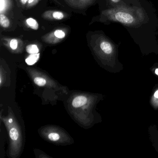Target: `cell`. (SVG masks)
<instances>
[{"label": "cell", "instance_id": "1", "mask_svg": "<svg viewBox=\"0 0 158 158\" xmlns=\"http://www.w3.org/2000/svg\"><path fill=\"white\" fill-rule=\"evenodd\" d=\"M114 18L118 22L123 23L132 24L135 22V18L128 13L118 12L114 15Z\"/></svg>", "mask_w": 158, "mask_h": 158}, {"label": "cell", "instance_id": "2", "mask_svg": "<svg viewBox=\"0 0 158 158\" xmlns=\"http://www.w3.org/2000/svg\"><path fill=\"white\" fill-rule=\"evenodd\" d=\"M100 48L105 54L108 55H112L114 53L113 46L110 42L103 41L101 43Z\"/></svg>", "mask_w": 158, "mask_h": 158}, {"label": "cell", "instance_id": "3", "mask_svg": "<svg viewBox=\"0 0 158 158\" xmlns=\"http://www.w3.org/2000/svg\"><path fill=\"white\" fill-rule=\"evenodd\" d=\"M87 99L85 96H79L74 99L72 105L74 108H79L86 103Z\"/></svg>", "mask_w": 158, "mask_h": 158}, {"label": "cell", "instance_id": "4", "mask_svg": "<svg viewBox=\"0 0 158 158\" xmlns=\"http://www.w3.org/2000/svg\"><path fill=\"white\" fill-rule=\"evenodd\" d=\"M40 53L31 54L27 59L26 60V62L28 65H32L35 64L37 62L40 58Z\"/></svg>", "mask_w": 158, "mask_h": 158}, {"label": "cell", "instance_id": "5", "mask_svg": "<svg viewBox=\"0 0 158 158\" xmlns=\"http://www.w3.org/2000/svg\"><path fill=\"white\" fill-rule=\"evenodd\" d=\"M0 24L2 27L7 28L10 26V21L5 15L1 14L0 15Z\"/></svg>", "mask_w": 158, "mask_h": 158}, {"label": "cell", "instance_id": "6", "mask_svg": "<svg viewBox=\"0 0 158 158\" xmlns=\"http://www.w3.org/2000/svg\"><path fill=\"white\" fill-rule=\"evenodd\" d=\"M26 50L28 53L31 54L38 53L39 52L38 48L35 45H28L27 47Z\"/></svg>", "mask_w": 158, "mask_h": 158}, {"label": "cell", "instance_id": "7", "mask_svg": "<svg viewBox=\"0 0 158 158\" xmlns=\"http://www.w3.org/2000/svg\"><path fill=\"white\" fill-rule=\"evenodd\" d=\"M27 23L32 29L34 30H37L38 29V24L35 19L33 18H28L27 20Z\"/></svg>", "mask_w": 158, "mask_h": 158}, {"label": "cell", "instance_id": "8", "mask_svg": "<svg viewBox=\"0 0 158 158\" xmlns=\"http://www.w3.org/2000/svg\"><path fill=\"white\" fill-rule=\"evenodd\" d=\"M152 106L155 109L158 108V89L156 90L153 94L151 101Z\"/></svg>", "mask_w": 158, "mask_h": 158}, {"label": "cell", "instance_id": "9", "mask_svg": "<svg viewBox=\"0 0 158 158\" xmlns=\"http://www.w3.org/2000/svg\"><path fill=\"white\" fill-rule=\"evenodd\" d=\"M10 137L13 140H16L19 137V134L17 129L15 128H13L11 129L10 132Z\"/></svg>", "mask_w": 158, "mask_h": 158}, {"label": "cell", "instance_id": "10", "mask_svg": "<svg viewBox=\"0 0 158 158\" xmlns=\"http://www.w3.org/2000/svg\"><path fill=\"white\" fill-rule=\"evenodd\" d=\"M35 84L40 86H43L46 84V80L44 78L40 77H37L34 79Z\"/></svg>", "mask_w": 158, "mask_h": 158}, {"label": "cell", "instance_id": "11", "mask_svg": "<svg viewBox=\"0 0 158 158\" xmlns=\"http://www.w3.org/2000/svg\"><path fill=\"white\" fill-rule=\"evenodd\" d=\"M48 138L52 141H55L60 139V136L57 133H52L48 135Z\"/></svg>", "mask_w": 158, "mask_h": 158}, {"label": "cell", "instance_id": "12", "mask_svg": "<svg viewBox=\"0 0 158 158\" xmlns=\"http://www.w3.org/2000/svg\"><path fill=\"white\" fill-rule=\"evenodd\" d=\"M53 18L56 20H60L63 19L64 15L62 13L60 12L57 11L54 12L53 13Z\"/></svg>", "mask_w": 158, "mask_h": 158}, {"label": "cell", "instance_id": "13", "mask_svg": "<svg viewBox=\"0 0 158 158\" xmlns=\"http://www.w3.org/2000/svg\"><path fill=\"white\" fill-rule=\"evenodd\" d=\"M54 35L58 38L62 39L65 36V33L62 30H57L54 32Z\"/></svg>", "mask_w": 158, "mask_h": 158}, {"label": "cell", "instance_id": "14", "mask_svg": "<svg viewBox=\"0 0 158 158\" xmlns=\"http://www.w3.org/2000/svg\"><path fill=\"white\" fill-rule=\"evenodd\" d=\"M10 46L13 50H15L18 47V41L16 39H13L10 42Z\"/></svg>", "mask_w": 158, "mask_h": 158}, {"label": "cell", "instance_id": "15", "mask_svg": "<svg viewBox=\"0 0 158 158\" xmlns=\"http://www.w3.org/2000/svg\"><path fill=\"white\" fill-rule=\"evenodd\" d=\"M5 4L4 0H1V12L5 8Z\"/></svg>", "mask_w": 158, "mask_h": 158}, {"label": "cell", "instance_id": "16", "mask_svg": "<svg viewBox=\"0 0 158 158\" xmlns=\"http://www.w3.org/2000/svg\"><path fill=\"white\" fill-rule=\"evenodd\" d=\"M21 1H22V3L24 4H26L27 1V0H21Z\"/></svg>", "mask_w": 158, "mask_h": 158}, {"label": "cell", "instance_id": "17", "mask_svg": "<svg viewBox=\"0 0 158 158\" xmlns=\"http://www.w3.org/2000/svg\"><path fill=\"white\" fill-rule=\"evenodd\" d=\"M154 73H155L156 74L157 76H158V68H157V69H155Z\"/></svg>", "mask_w": 158, "mask_h": 158}, {"label": "cell", "instance_id": "18", "mask_svg": "<svg viewBox=\"0 0 158 158\" xmlns=\"http://www.w3.org/2000/svg\"><path fill=\"white\" fill-rule=\"evenodd\" d=\"M111 1L113 2L116 3V2H118L120 1V0H111Z\"/></svg>", "mask_w": 158, "mask_h": 158}, {"label": "cell", "instance_id": "19", "mask_svg": "<svg viewBox=\"0 0 158 158\" xmlns=\"http://www.w3.org/2000/svg\"><path fill=\"white\" fill-rule=\"evenodd\" d=\"M34 0H29V1H28V2H29V3H31V2H33V1H34Z\"/></svg>", "mask_w": 158, "mask_h": 158}, {"label": "cell", "instance_id": "20", "mask_svg": "<svg viewBox=\"0 0 158 158\" xmlns=\"http://www.w3.org/2000/svg\"><path fill=\"white\" fill-rule=\"evenodd\" d=\"M9 122H10V123H11L12 122V119H9Z\"/></svg>", "mask_w": 158, "mask_h": 158}]
</instances>
